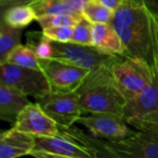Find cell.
I'll use <instances>...</instances> for the list:
<instances>
[{
    "label": "cell",
    "mask_w": 158,
    "mask_h": 158,
    "mask_svg": "<svg viewBox=\"0 0 158 158\" xmlns=\"http://www.w3.org/2000/svg\"><path fill=\"white\" fill-rule=\"evenodd\" d=\"M31 156L39 158L107 157L105 141L74 127H60L56 136L35 137Z\"/></svg>",
    "instance_id": "obj_1"
},
{
    "label": "cell",
    "mask_w": 158,
    "mask_h": 158,
    "mask_svg": "<svg viewBox=\"0 0 158 158\" xmlns=\"http://www.w3.org/2000/svg\"><path fill=\"white\" fill-rule=\"evenodd\" d=\"M109 65L91 70L76 91L82 113H113L124 117L127 99L117 86Z\"/></svg>",
    "instance_id": "obj_2"
},
{
    "label": "cell",
    "mask_w": 158,
    "mask_h": 158,
    "mask_svg": "<svg viewBox=\"0 0 158 158\" xmlns=\"http://www.w3.org/2000/svg\"><path fill=\"white\" fill-rule=\"evenodd\" d=\"M151 31L152 50L150 65L153 80L151 84L137 98L127 104L124 110V118L129 124L158 117V16L152 11Z\"/></svg>",
    "instance_id": "obj_3"
},
{
    "label": "cell",
    "mask_w": 158,
    "mask_h": 158,
    "mask_svg": "<svg viewBox=\"0 0 158 158\" xmlns=\"http://www.w3.org/2000/svg\"><path fill=\"white\" fill-rule=\"evenodd\" d=\"M108 68L128 103L137 98L153 80L151 65L143 58L119 56Z\"/></svg>",
    "instance_id": "obj_4"
},
{
    "label": "cell",
    "mask_w": 158,
    "mask_h": 158,
    "mask_svg": "<svg viewBox=\"0 0 158 158\" xmlns=\"http://www.w3.org/2000/svg\"><path fill=\"white\" fill-rule=\"evenodd\" d=\"M0 70V83L27 96H32L37 100L51 92L49 82L44 73L40 69L1 63Z\"/></svg>",
    "instance_id": "obj_5"
},
{
    "label": "cell",
    "mask_w": 158,
    "mask_h": 158,
    "mask_svg": "<svg viewBox=\"0 0 158 158\" xmlns=\"http://www.w3.org/2000/svg\"><path fill=\"white\" fill-rule=\"evenodd\" d=\"M39 64L53 93L76 92L91 71L55 58H39Z\"/></svg>",
    "instance_id": "obj_6"
},
{
    "label": "cell",
    "mask_w": 158,
    "mask_h": 158,
    "mask_svg": "<svg viewBox=\"0 0 158 158\" xmlns=\"http://www.w3.org/2000/svg\"><path fill=\"white\" fill-rule=\"evenodd\" d=\"M82 114L77 120L96 138L118 142L134 135L137 131L131 130L124 117L106 112Z\"/></svg>",
    "instance_id": "obj_7"
},
{
    "label": "cell",
    "mask_w": 158,
    "mask_h": 158,
    "mask_svg": "<svg viewBox=\"0 0 158 158\" xmlns=\"http://www.w3.org/2000/svg\"><path fill=\"white\" fill-rule=\"evenodd\" d=\"M52 44L54 46V56L52 58L89 70H94L105 65H110L119 56L102 52L94 45H84L71 42H52Z\"/></svg>",
    "instance_id": "obj_8"
},
{
    "label": "cell",
    "mask_w": 158,
    "mask_h": 158,
    "mask_svg": "<svg viewBox=\"0 0 158 158\" xmlns=\"http://www.w3.org/2000/svg\"><path fill=\"white\" fill-rule=\"evenodd\" d=\"M108 157L158 158V133L148 131L137 132L122 141L105 140Z\"/></svg>",
    "instance_id": "obj_9"
},
{
    "label": "cell",
    "mask_w": 158,
    "mask_h": 158,
    "mask_svg": "<svg viewBox=\"0 0 158 158\" xmlns=\"http://www.w3.org/2000/svg\"><path fill=\"white\" fill-rule=\"evenodd\" d=\"M44 112L60 127H70L83 114L76 92L53 93L37 99Z\"/></svg>",
    "instance_id": "obj_10"
},
{
    "label": "cell",
    "mask_w": 158,
    "mask_h": 158,
    "mask_svg": "<svg viewBox=\"0 0 158 158\" xmlns=\"http://www.w3.org/2000/svg\"><path fill=\"white\" fill-rule=\"evenodd\" d=\"M13 128L34 137L56 136L59 133L58 124L44 112L38 102H31L22 109Z\"/></svg>",
    "instance_id": "obj_11"
},
{
    "label": "cell",
    "mask_w": 158,
    "mask_h": 158,
    "mask_svg": "<svg viewBox=\"0 0 158 158\" xmlns=\"http://www.w3.org/2000/svg\"><path fill=\"white\" fill-rule=\"evenodd\" d=\"M35 144V137L15 128L3 131L0 135V158H17L31 156Z\"/></svg>",
    "instance_id": "obj_12"
},
{
    "label": "cell",
    "mask_w": 158,
    "mask_h": 158,
    "mask_svg": "<svg viewBox=\"0 0 158 158\" xmlns=\"http://www.w3.org/2000/svg\"><path fill=\"white\" fill-rule=\"evenodd\" d=\"M94 45L109 55L126 56L125 45L110 23H94L93 24Z\"/></svg>",
    "instance_id": "obj_13"
},
{
    "label": "cell",
    "mask_w": 158,
    "mask_h": 158,
    "mask_svg": "<svg viewBox=\"0 0 158 158\" xmlns=\"http://www.w3.org/2000/svg\"><path fill=\"white\" fill-rule=\"evenodd\" d=\"M28 96L5 84L0 83V118L15 123L22 109L30 104Z\"/></svg>",
    "instance_id": "obj_14"
},
{
    "label": "cell",
    "mask_w": 158,
    "mask_h": 158,
    "mask_svg": "<svg viewBox=\"0 0 158 158\" xmlns=\"http://www.w3.org/2000/svg\"><path fill=\"white\" fill-rule=\"evenodd\" d=\"M37 15L31 5H18L8 7L2 12V20L7 25L23 29L36 20Z\"/></svg>",
    "instance_id": "obj_15"
},
{
    "label": "cell",
    "mask_w": 158,
    "mask_h": 158,
    "mask_svg": "<svg viewBox=\"0 0 158 158\" xmlns=\"http://www.w3.org/2000/svg\"><path fill=\"white\" fill-rule=\"evenodd\" d=\"M3 63H9L19 67L42 70L39 64V57L34 53V51L27 44H19L13 50H11L7 54Z\"/></svg>",
    "instance_id": "obj_16"
},
{
    "label": "cell",
    "mask_w": 158,
    "mask_h": 158,
    "mask_svg": "<svg viewBox=\"0 0 158 158\" xmlns=\"http://www.w3.org/2000/svg\"><path fill=\"white\" fill-rule=\"evenodd\" d=\"M21 44V29L7 25L4 20L0 24V63H3L7 54Z\"/></svg>",
    "instance_id": "obj_17"
},
{
    "label": "cell",
    "mask_w": 158,
    "mask_h": 158,
    "mask_svg": "<svg viewBox=\"0 0 158 158\" xmlns=\"http://www.w3.org/2000/svg\"><path fill=\"white\" fill-rule=\"evenodd\" d=\"M81 14L93 24L111 23L115 16V11L98 0H87L82 8Z\"/></svg>",
    "instance_id": "obj_18"
},
{
    "label": "cell",
    "mask_w": 158,
    "mask_h": 158,
    "mask_svg": "<svg viewBox=\"0 0 158 158\" xmlns=\"http://www.w3.org/2000/svg\"><path fill=\"white\" fill-rule=\"evenodd\" d=\"M37 17L53 14H70L81 16L64 0H38L31 4Z\"/></svg>",
    "instance_id": "obj_19"
},
{
    "label": "cell",
    "mask_w": 158,
    "mask_h": 158,
    "mask_svg": "<svg viewBox=\"0 0 158 158\" xmlns=\"http://www.w3.org/2000/svg\"><path fill=\"white\" fill-rule=\"evenodd\" d=\"M27 45L30 46L39 58H52L54 46L52 41L46 38L43 32H30L27 34Z\"/></svg>",
    "instance_id": "obj_20"
},
{
    "label": "cell",
    "mask_w": 158,
    "mask_h": 158,
    "mask_svg": "<svg viewBox=\"0 0 158 158\" xmlns=\"http://www.w3.org/2000/svg\"><path fill=\"white\" fill-rule=\"evenodd\" d=\"M83 16H76L70 14H53L37 17L36 21L42 29L57 27V26H71L74 27L81 19Z\"/></svg>",
    "instance_id": "obj_21"
},
{
    "label": "cell",
    "mask_w": 158,
    "mask_h": 158,
    "mask_svg": "<svg viewBox=\"0 0 158 158\" xmlns=\"http://www.w3.org/2000/svg\"><path fill=\"white\" fill-rule=\"evenodd\" d=\"M70 42L84 45H94L93 23L82 17L77 25L74 26L73 35Z\"/></svg>",
    "instance_id": "obj_22"
},
{
    "label": "cell",
    "mask_w": 158,
    "mask_h": 158,
    "mask_svg": "<svg viewBox=\"0 0 158 158\" xmlns=\"http://www.w3.org/2000/svg\"><path fill=\"white\" fill-rule=\"evenodd\" d=\"M74 27L57 26L43 29V34L52 42L69 43L71 41Z\"/></svg>",
    "instance_id": "obj_23"
},
{
    "label": "cell",
    "mask_w": 158,
    "mask_h": 158,
    "mask_svg": "<svg viewBox=\"0 0 158 158\" xmlns=\"http://www.w3.org/2000/svg\"><path fill=\"white\" fill-rule=\"evenodd\" d=\"M130 126L137 129L138 131H148L158 133V117L149 120L132 122L130 124Z\"/></svg>",
    "instance_id": "obj_24"
},
{
    "label": "cell",
    "mask_w": 158,
    "mask_h": 158,
    "mask_svg": "<svg viewBox=\"0 0 158 158\" xmlns=\"http://www.w3.org/2000/svg\"><path fill=\"white\" fill-rule=\"evenodd\" d=\"M38 0H0L1 12H4L8 7L18 5H31Z\"/></svg>",
    "instance_id": "obj_25"
},
{
    "label": "cell",
    "mask_w": 158,
    "mask_h": 158,
    "mask_svg": "<svg viewBox=\"0 0 158 158\" xmlns=\"http://www.w3.org/2000/svg\"><path fill=\"white\" fill-rule=\"evenodd\" d=\"M98 1L116 12L118 9V7L122 5L124 0H98Z\"/></svg>",
    "instance_id": "obj_26"
},
{
    "label": "cell",
    "mask_w": 158,
    "mask_h": 158,
    "mask_svg": "<svg viewBox=\"0 0 158 158\" xmlns=\"http://www.w3.org/2000/svg\"><path fill=\"white\" fill-rule=\"evenodd\" d=\"M64 1H66L69 6H71L80 14H81L82 8H83L85 3L87 2V0H64Z\"/></svg>",
    "instance_id": "obj_27"
},
{
    "label": "cell",
    "mask_w": 158,
    "mask_h": 158,
    "mask_svg": "<svg viewBox=\"0 0 158 158\" xmlns=\"http://www.w3.org/2000/svg\"><path fill=\"white\" fill-rule=\"evenodd\" d=\"M140 3H144L147 7L158 16V0H136Z\"/></svg>",
    "instance_id": "obj_28"
}]
</instances>
